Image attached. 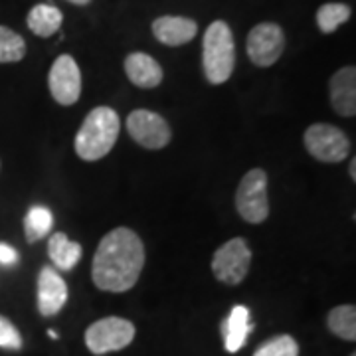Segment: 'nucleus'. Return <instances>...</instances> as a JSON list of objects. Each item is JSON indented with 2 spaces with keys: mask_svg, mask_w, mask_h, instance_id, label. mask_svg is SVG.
<instances>
[{
  "mask_svg": "<svg viewBox=\"0 0 356 356\" xmlns=\"http://www.w3.org/2000/svg\"><path fill=\"white\" fill-rule=\"evenodd\" d=\"M145 267V245L137 232L115 228L105 234L91 264V280L97 289L125 293L135 287Z\"/></svg>",
  "mask_w": 356,
  "mask_h": 356,
  "instance_id": "f257e3e1",
  "label": "nucleus"
},
{
  "mask_svg": "<svg viewBox=\"0 0 356 356\" xmlns=\"http://www.w3.org/2000/svg\"><path fill=\"white\" fill-rule=\"evenodd\" d=\"M121 131V119L111 107H95L83 119L77 131L74 147L79 159L83 161H102L103 156L111 153Z\"/></svg>",
  "mask_w": 356,
  "mask_h": 356,
  "instance_id": "f03ea898",
  "label": "nucleus"
},
{
  "mask_svg": "<svg viewBox=\"0 0 356 356\" xmlns=\"http://www.w3.org/2000/svg\"><path fill=\"white\" fill-rule=\"evenodd\" d=\"M236 65V44L229 26L216 20L208 26L202 42V67L206 79L212 86L226 83Z\"/></svg>",
  "mask_w": 356,
  "mask_h": 356,
  "instance_id": "7ed1b4c3",
  "label": "nucleus"
},
{
  "mask_svg": "<svg viewBox=\"0 0 356 356\" xmlns=\"http://www.w3.org/2000/svg\"><path fill=\"white\" fill-rule=\"evenodd\" d=\"M236 210L248 224H261L269 216L267 198V172L264 168H252L240 180L236 191Z\"/></svg>",
  "mask_w": 356,
  "mask_h": 356,
  "instance_id": "20e7f679",
  "label": "nucleus"
},
{
  "mask_svg": "<svg viewBox=\"0 0 356 356\" xmlns=\"http://www.w3.org/2000/svg\"><path fill=\"white\" fill-rule=\"evenodd\" d=\"M135 339V325L121 317H105L89 325L86 344L93 355H107L127 348Z\"/></svg>",
  "mask_w": 356,
  "mask_h": 356,
  "instance_id": "39448f33",
  "label": "nucleus"
},
{
  "mask_svg": "<svg viewBox=\"0 0 356 356\" xmlns=\"http://www.w3.org/2000/svg\"><path fill=\"white\" fill-rule=\"evenodd\" d=\"M305 149L321 163H343L350 153V140L343 129L329 123H315L305 131Z\"/></svg>",
  "mask_w": 356,
  "mask_h": 356,
  "instance_id": "423d86ee",
  "label": "nucleus"
},
{
  "mask_svg": "<svg viewBox=\"0 0 356 356\" xmlns=\"http://www.w3.org/2000/svg\"><path fill=\"white\" fill-rule=\"evenodd\" d=\"M252 266V250L243 238H234L220 245L212 257V273L220 283L238 285L245 280Z\"/></svg>",
  "mask_w": 356,
  "mask_h": 356,
  "instance_id": "0eeeda50",
  "label": "nucleus"
},
{
  "mask_svg": "<svg viewBox=\"0 0 356 356\" xmlns=\"http://www.w3.org/2000/svg\"><path fill=\"white\" fill-rule=\"evenodd\" d=\"M248 58L257 67H269L277 64L281 54L285 50V34L275 22H261L254 26L245 42Z\"/></svg>",
  "mask_w": 356,
  "mask_h": 356,
  "instance_id": "6e6552de",
  "label": "nucleus"
},
{
  "mask_svg": "<svg viewBox=\"0 0 356 356\" xmlns=\"http://www.w3.org/2000/svg\"><path fill=\"white\" fill-rule=\"evenodd\" d=\"M127 131L137 145L151 151L165 149L172 139V131L165 117L149 109H135L129 115Z\"/></svg>",
  "mask_w": 356,
  "mask_h": 356,
  "instance_id": "1a4fd4ad",
  "label": "nucleus"
},
{
  "mask_svg": "<svg viewBox=\"0 0 356 356\" xmlns=\"http://www.w3.org/2000/svg\"><path fill=\"white\" fill-rule=\"evenodd\" d=\"M48 88H50L51 97L64 107H70L79 99L81 72L70 54L56 58V62L51 64L50 74H48Z\"/></svg>",
  "mask_w": 356,
  "mask_h": 356,
  "instance_id": "9d476101",
  "label": "nucleus"
},
{
  "mask_svg": "<svg viewBox=\"0 0 356 356\" xmlns=\"http://www.w3.org/2000/svg\"><path fill=\"white\" fill-rule=\"evenodd\" d=\"M67 301V285L54 267H42L38 275V311L42 317H54Z\"/></svg>",
  "mask_w": 356,
  "mask_h": 356,
  "instance_id": "9b49d317",
  "label": "nucleus"
},
{
  "mask_svg": "<svg viewBox=\"0 0 356 356\" xmlns=\"http://www.w3.org/2000/svg\"><path fill=\"white\" fill-rule=\"evenodd\" d=\"M329 97L332 109L341 117L356 115V67L346 65L341 67L329 79Z\"/></svg>",
  "mask_w": 356,
  "mask_h": 356,
  "instance_id": "f8f14e48",
  "label": "nucleus"
},
{
  "mask_svg": "<svg viewBox=\"0 0 356 356\" xmlns=\"http://www.w3.org/2000/svg\"><path fill=\"white\" fill-rule=\"evenodd\" d=\"M153 34L165 46H184L198 34V24L186 16H161L153 22Z\"/></svg>",
  "mask_w": 356,
  "mask_h": 356,
  "instance_id": "ddd939ff",
  "label": "nucleus"
},
{
  "mask_svg": "<svg viewBox=\"0 0 356 356\" xmlns=\"http://www.w3.org/2000/svg\"><path fill=\"white\" fill-rule=\"evenodd\" d=\"M125 74L133 86L140 89H154L163 83V67L154 60L153 56L133 51L125 58Z\"/></svg>",
  "mask_w": 356,
  "mask_h": 356,
  "instance_id": "4468645a",
  "label": "nucleus"
},
{
  "mask_svg": "<svg viewBox=\"0 0 356 356\" xmlns=\"http://www.w3.org/2000/svg\"><path fill=\"white\" fill-rule=\"evenodd\" d=\"M224 344L228 353H238L243 348V344L248 341L250 332H252V323H250V309L243 305H236L232 309L228 318L220 325Z\"/></svg>",
  "mask_w": 356,
  "mask_h": 356,
  "instance_id": "2eb2a0df",
  "label": "nucleus"
},
{
  "mask_svg": "<svg viewBox=\"0 0 356 356\" xmlns=\"http://www.w3.org/2000/svg\"><path fill=\"white\" fill-rule=\"evenodd\" d=\"M28 28L40 36V38H50L54 36L60 26L64 22V14L58 6L54 4H36L30 13H28Z\"/></svg>",
  "mask_w": 356,
  "mask_h": 356,
  "instance_id": "dca6fc26",
  "label": "nucleus"
},
{
  "mask_svg": "<svg viewBox=\"0 0 356 356\" xmlns=\"http://www.w3.org/2000/svg\"><path fill=\"white\" fill-rule=\"evenodd\" d=\"M48 254L54 266L70 271L81 259V245L72 242L65 234H54L48 242Z\"/></svg>",
  "mask_w": 356,
  "mask_h": 356,
  "instance_id": "f3484780",
  "label": "nucleus"
},
{
  "mask_svg": "<svg viewBox=\"0 0 356 356\" xmlns=\"http://www.w3.org/2000/svg\"><path fill=\"white\" fill-rule=\"evenodd\" d=\"M327 325L339 339L355 343L356 341V309L355 305H339L327 317Z\"/></svg>",
  "mask_w": 356,
  "mask_h": 356,
  "instance_id": "a211bd4d",
  "label": "nucleus"
},
{
  "mask_svg": "<svg viewBox=\"0 0 356 356\" xmlns=\"http://www.w3.org/2000/svg\"><path fill=\"white\" fill-rule=\"evenodd\" d=\"M54 226V216L46 206H32L24 218L26 242L34 243L48 236Z\"/></svg>",
  "mask_w": 356,
  "mask_h": 356,
  "instance_id": "6ab92c4d",
  "label": "nucleus"
},
{
  "mask_svg": "<svg viewBox=\"0 0 356 356\" xmlns=\"http://www.w3.org/2000/svg\"><path fill=\"white\" fill-rule=\"evenodd\" d=\"M350 18V6L343 2H327L317 10V26L323 34H332Z\"/></svg>",
  "mask_w": 356,
  "mask_h": 356,
  "instance_id": "aec40b11",
  "label": "nucleus"
},
{
  "mask_svg": "<svg viewBox=\"0 0 356 356\" xmlns=\"http://www.w3.org/2000/svg\"><path fill=\"white\" fill-rule=\"evenodd\" d=\"M26 56L24 38L6 26H0V64H14Z\"/></svg>",
  "mask_w": 356,
  "mask_h": 356,
  "instance_id": "412c9836",
  "label": "nucleus"
},
{
  "mask_svg": "<svg viewBox=\"0 0 356 356\" xmlns=\"http://www.w3.org/2000/svg\"><path fill=\"white\" fill-rule=\"evenodd\" d=\"M254 356H299V344L289 334H280L261 344Z\"/></svg>",
  "mask_w": 356,
  "mask_h": 356,
  "instance_id": "4be33fe9",
  "label": "nucleus"
},
{
  "mask_svg": "<svg viewBox=\"0 0 356 356\" xmlns=\"http://www.w3.org/2000/svg\"><path fill=\"white\" fill-rule=\"evenodd\" d=\"M0 346L10 348V350H18L22 346V337H20L18 329L2 315H0Z\"/></svg>",
  "mask_w": 356,
  "mask_h": 356,
  "instance_id": "5701e85b",
  "label": "nucleus"
},
{
  "mask_svg": "<svg viewBox=\"0 0 356 356\" xmlns=\"http://www.w3.org/2000/svg\"><path fill=\"white\" fill-rule=\"evenodd\" d=\"M18 261V252L8 243H0V264L2 266H14Z\"/></svg>",
  "mask_w": 356,
  "mask_h": 356,
  "instance_id": "b1692460",
  "label": "nucleus"
},
{
  "mask_svg": "<svg viewBox=\"0 0 356 356\" xmlns=\"http://www.w3.org/2000/svg\"><path fill=\"white\" fill-rule=\"evenodd\" d=\"M350 180H356V159H350Z\"/></svg>",
  "mask_w": 356,
  "mask_h": 356,
  "instance_id": "393cba45",
  "label": "nucleus"
},
{
  "mask_svg": "<svg viewBox=\"0 0 356 356\" xmlns=\"http://www.w3.org/2000/svg\"><path fill=\"white\" fill-rule=\"evenodd\" d=\"M67 2H72V4H77V6H86V4H89L91 0H67Z\"/></svg>",
  "mask_w": 356,
  "mask_h": 356,
  "instance_id": "a878e982",
  "label": "nucleus"
},
{
  "mask_svg": "<svg viewBox=\"0 0 356 356\" xmlns=\"http://www.w3.org/2000/svg\"><path fill=\"white\" fill-rule=\"evenodd\" d=\"M350 356H356V355H350Z\"/></svg>",
  "mask_w": 356,
  "mask_h": 356,
  "instance_id": "bb28decb",
  "label": "nucleus"
}]
</instances>
